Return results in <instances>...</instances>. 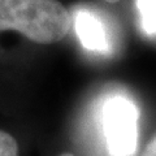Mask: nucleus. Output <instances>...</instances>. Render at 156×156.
<instances>
[{
	"mask_svg": "<svg viewBox=\"0 0 156 156\" xmlns=\"http://www.w3.org/2000/svg\"><path fill=\"white\" fill-rule=\"evenodd\" d=\"M142 156H156V136L147 144Z\"/></svg>",
	"mask_w": 156,
	"mask_h": 156,
	"instance_id": "423d86ee",
	"label": "nucleus"
},
{
	"mask_svg": "<svg viewBox=\"0 0 156 156\" xmlns=\"http://www.w3.org/2000/svg\"><path fill=\"white\" fill-rule=\"evenodd\" d=\"M72 20L74 30L85 48L96 52H107L109 50L105 29L94 13L81 9L76 12L74 18Z\"/></svg>",
	"mask_w": 156,
	"mask_h": 156,
	"instance_id": "7ed1b4c3",
	"label": "nucleus"
},
{
	"mask_svg": "<svg viewBox=\"0 0 156 156\" xmlns=\"http://www.w3.org/2000/svg\"><path fill=\"white\" fill-rule=\"evenodd\" d=\"M136 105L128 98L112 96L103 108V130L112 156H131L138 144Z\"/></svg>",
	"mask_w": 156,
	"mask_h": 156,
	"instance_id": "f03ea898",
	"label": "nucleus"
},
{
	"mask_svg": "<svg viewBox=\"0 0 156 156\" xmlns=\"http://www.w3.org/2000/svg\"><path fill=\"white\" fill-rule=\"evenodd\" d=\"M0 156H20L17 140L4 130H0Z\"/></svg>",
	"mask_w": 156,
	"mask_h": 156,
	"instance_id": "39448f33",
	"label": "nucleus"
},
{
	"mask_svg": "<svg viewBox=\"0 0 156 156\" xmlns=\"http://www.w3.org/2000/svg\"><path fill=\"white\" fill-rule=\"evenodd\" d=\"M136 8L140 14V23L146 34H156V0H136Z\"/></svg>",
	"mask_w": 156,
	"mask_h": 156,
	"instance_id": "20e7f679",
	"label": "nucleus"
},
{
	"mask_svg": "<svg viewBox=\"0 0 156 156\" xmlns=\"http://www.w3.org/2000/svg\"><path fill=\"white\" fill-rule=\"evenodd\" d=\"M104 2H107V3H117V2H120V0H104Z\"/></svg>",
	"mask_w": 156,
	"mask_h": 156,
	"instance_id": "6e6552de",
	"label": "nucleus"
},
{
	"mask_svg": "<svg viewBox=\"0 0 156 156\" xmlns=\"http://www.w3.org/2000/svg\"><path fill=\"white\" fill-rule=\"evenodd\" d=\"M58 156H74V155L70 154V152H64V154H61V155H58Z\"/></svg>",
	"mask_w": 156,
	"mask_h": 156,
	"instance_id": "0eeeda50",
	"label": "nucleus"
},
{
	"mask_svg": "<svg viewBox=\"0 0 156 156\" xmlns=\"http://www.w3.org/2000/svg\"><path fill=\"white\" fill-rule=\"evenodd\" d=\"M73 20L57 0H0V31L14 30L39 44L60 42Z\"/></svg>",
	"mask_w": 156,
	"mask_h": 156,
	"instance_id": "f257e3e1",
	"label": "nucleus"
}]
</instances>
